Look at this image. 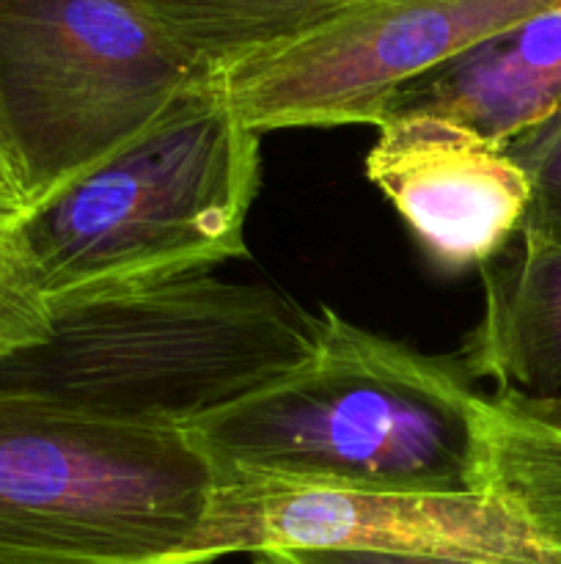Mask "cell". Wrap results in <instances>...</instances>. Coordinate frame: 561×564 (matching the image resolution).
Listing matches in <instances>:
<instances>
[{
    "instance_id": "6da1fadb",
    "label": "cell",
    "mask_w": 561,
    "mask_h": 564,
    "mask_svg": "<svg viewBox=\"0 0 561 564\" xmlns=\"http://www.w3.org/2000/svg\"><path fill=\"white\" fill-rule=\"evenodd\" d=\"M308 361L187 427L220 485L482 494V408L468 369L319 308Z\"/></svg>"
},
{
    "instance_id": "7a4b0ae2",
    "label": "cell",
    "mask_w": 561,
    "mask_h": 564,
    "mask_svg": "<svg viewBox=\"0 0 561 564\" xmlns=\"http://www.w3.org/2000/svg\"><path fill=\"white\" fill-rule=\"evenodd\" d=\"M319 330L273 286L190 273L55 303L50 339L0 358V394L185 433L308 361Z\"/></svg>"
},
{
    "instance_id": "3957f363",
    "label": "cell",
    "mask_w": 561,
    "mask_h": 564,
    "mask_svg": "<svg viewBox=\"0 0 561 564\" xmlns=\"http://www.w3.org/2000/svg\"><path fill=\"white\" fill-rule=\"evenodd\" d=\"M258 138L207 75L141 135L33 204L16 231L50 303L212 273L245 257Z\"/></svg>"
},
{
    "instance_id": "277c9868",
    "label": "cell",
    "mask_w": 561,
    "mask_h": 564,
    "mask_svg": "<svg viewBox=\"0 0 561 564\" xmlns=\"http://www.w3.org/2000/svg\"><path fill=\"white\" fill-rule=\"evenodd\" d=\"M218 485L182 430L0 394V564H185Z\"/></svg>"
},
{
    "instance_id": "5b68a950",
    "label": "cell",
    "mask_w": 561,
    "mask_h": 564,
    "mask_svg": "<svg viewBox=\"0 0 561 564\" xmlns=\"http://www.w3.org/2000/svg\"><path fill=\"white\" fill-rule=\"evenodd\" d=\"M204 77L143 0H0V147L28 209Z\"/></svg>"
},
{
    "instance_id": "8992f818",
    "label": "cell",
    "mask_w": 561,
    "mask_h": 564,
    "mask_svg": "<svg viewBox=\"0 0 561 564\" xmlns=\"http://www.w3.org/2000/svg\"><path fill=\"white\" fill-rule=\"evenodd\" d=\"M556 6L561 0H363L212 77L258 135L292 127H377L407 83Z\"/></svg>"
},
{
    "instance_id": "52a82bcc",
    "label": "cell",
    "mask_w": 561,
    "mask_h": 564,
    "mask_svg": "<svg viewBox=\"0 0 561 564\" xmlns=\"http://www.w3.org/2000/svg\"><path fill=\"white\" fill-rule=\"evenodd\" d=\"M262 551H374L493 564H561L493 494H366L218 485L185 564Z\"/></svg>"
},
{
    "instance_id": "ba28073f",
    "label": "cell",
    "mask_w": 561,
    "mask_h": 564,
    "mask_svg": "<svg viewBox=\"0 0 561 564\" xmlns=\"http://www.w3.org/2000/svg\"><path fill=\"white\" fill-rule=\"evenodd\" d=\"M369 182L446 270L482 268L520 235L531 185L504 143L438 116H399L377 127Z\"/></svg>"
},
{
    "instance_id": "9c48e42d",
    "label": "cell",
    "mask_w": 561,
    "mask_h": 564,
    "mask_svg": "<svg viewBox=\"0 0 561 564\" xmlns=\"http://www.w3.org/2000/svg\"><path fill=\"white\" fill-rule=\"evenodd\" d=\"M556 110H561V6L482 39L407 83L385 105L383 121L438 116L487 141L509 143Z\"/></svg>"
},
{
    "instance_id": "30bf717a",
    "label": "cell",
    "mask_w": 561,
    "mask_h": 564,
    "mask_svg": "<svg viewBox=\"0 0 561 564\" xmlns=\"http://www.w3.org/2000/svg\"><path fill=\"white\" fill-rule=\"evenodd\" d=\"M482 319L465 341V364L539 413L561 419V229L522 226L517 248L479 268Z\"/></svg>"
},
{
    "instance_id": "8fae6325",
    "label": "cell",
    "mask_w": 561,
    "mask_h": 564,
    "mask_svg": "<svg viewBox=\"0 0 561 564\" xmlns=\"http://www.w3.org/2000/svg\"><path fill=\"white\" fill-rule=\"evenodd\" d=\"M482 488L561 560V419L506 394L484 397Z\"/></svg>"
},
{
    "instance_id": "7c38bea8",
    "label": "cell",
    "mask_w": 561,
    "mask_h": 564,
    "mask_svg": "<svg viewBox=\"0 0 561 564\" xmlns=\"http://www.w3.org/2000/svg\"><path fill=\"white\" fill-rule=\"evenodd\" d=\"M363 0H143L207 75L306 36Z\"/></svg>"
},
{
    "instance_id": "4fadbf2b",
    "label": "cell",
    "mask_w": 561,
    "mask_h": 564,
    "mask_svg": "<svg viewBox=\"0 0 561 564\" xmlns=\"http://www.w3.org/2000/svg\"><path fill=\"white\" fill-rule=\"evenodd\" d=\"M53 303L44 295L16 224L0 220V358L50 339Z\"/></svg>"
},
{
    "instance_id": "5bb4252c",
    "label": "cell",
    "mask_w": 561,
    "mask_h": 564,
    "mask_svg": "<svg viewBox=\"0 0 561 564\" xmlns=\"http://www.w3.org/2000/svg\"><path fill=\"white\" fill-rule=\"evenodd\" d=\"M504 147L531 185L526 224L561 229V110Z\"/></svg>"
},
{
    "instance_id": "9a60e30c",
    "label": "cell",
    "mask_w": 561,
    "mask_h": 564,
    "mask_svg": "<svg viewBox=\"0 0 561 564\" xmlns=\"http://www.w3.org/2000/svg\"><path fill=\"white\" fill-rule=\"evenodd\" d=\"M253 564H493L440 560V556L374 554V551H262L253 554Z\"/></svg>"
},
{
    "instance_id": "2e32d148",
    "label": "cell",
    "mask_w": 561,
    "mask_h": 564,
    "mask_svg": "<svg viewBox=\"0 0 561 564\" xmlns=\"http://www.w3.org/2000/svg\"><path fill=\"white\" fill-rule=\"evenodd\" d=\"M25 213L28 202L25 196H22L20 182H16L9 160H6L3 147H0V220H3V224H16Z\"/></svg>"
}]
</instances>
